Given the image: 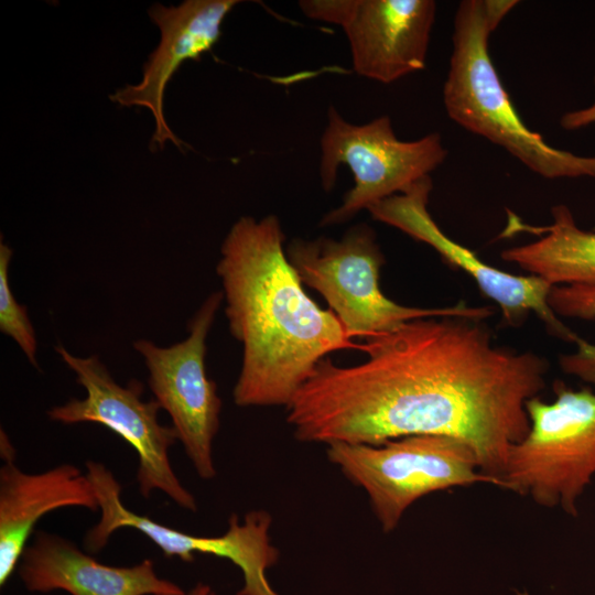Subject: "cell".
<instances>
[{"label": "cell", "instance_id": "obj_19", "mask_svg": "<svg viewBox=\"0 0 595 595\" xmlns=\"http://www.w3.org/2000/svg\"><path fill=\"white\" fill-rule=\"evenodd\" d=\"M593 123H595V99L591 106L583 109L567 111L560 119V125L565 130H577Z\"/></svg>", "mask_w": 595, "mask_h": 595}, {"label": "cell", "instance_id": "obj_16", "mask_svg": "<svg viewBox=\"0 0 595 595\" xmlns=\"http://www.w3.org/2000/svg\"><path fill=\"white\" fill-rule=\"evenodd\" d=\"M553 221L545 227L521 224L508 212L504 234L532 231L543 234L538 240L511 247L500 257L552 286L595 284V232L581 229L565 205L552 207Z\"/></svg>", "mask_w": 595, "mask_h": 595}, {"label": "cell", "instance_id": "obj_14", "mask_svg": "<svg viewBox=\"0 0 595 595\" xmlns=\"http://www.w3.org/2000/svg\"><path fill=\"white\" fill-rule=\"evenodd\" d=\"M0 585L18 570L20 559L37 521L46 513L66 507L99 510L94 487L72 464L41 473L18 467L14 448L7 433L0 432Z\"/></svg>", "mask_w": 595, "mask_h": 595}, {"label": "cell", "instance_id": "obj_4", "mask_svg": "<svg viewBox=\"0 0 595 595\" xmlns=\"http://www.w3.org/2000/svg\"><path fill=\"white\" fill-rule=\"evenodd\" d=\"M327 458L367 494L385 532L397 528L418 499L478 483L502 488L480 469L474 450L443 435H409L379 445L331 443Z\"/></svg>", "mask_w": 595, "mask_h": 595}, {"label": "cell", "instance_id": "obj_21", "mask_svg": "<svg viewBox=\"0 0 595 595\" xmlns=\"http://www.w3.org/2000/svg\"><path fill=\"white\" fill-rule=\"evenodd\" d=\"M517 595H530L528 592H518Z\"/></svg>", "mask_w": 595, "mask_h": 595}, {"label": "cell", "instance_id": "obj_5", "mask_svg": "<svg viewBox=\"0 0 595 595\" xmlns=\"http://www.w3.org/2000/svg\"><path fill=\"white\" fill-rule=\"evenodd\" d=\"M530 428L509 448L504 489L577 516V501L595 476V393L555 386L551 402L527 403Z\"/></svg>", "mask_w": 595, "mask_h": 595}, {"label": "cell", "instance_id": "obj_7", "mask_svg": "<svg viewBox=\"0 0 595 595\" xmlns=\"http://www.w3.org/2000/svg\"><path fill=\"white\" fill-rule=\"evenodd\" d=\"M442 137L429 133L413 141L400 140L388 116L365 125L348 122L333 106L321 137L320 178L324 191L333 190L340 165H347L354 186L343 203L329 210L322 226L345 223L363 209L430 176L446 159Z\"/></svg>", "mask_w": 595, "mask_h": 595}, {"label": "cell", "instance_id": "obj_9", "mask_svg": "<svg viewBox=\"0 0 595 595\" xmlns=\"http://www.w3.org/2000/svg\"><path fill=\"white\" fill-rule=\"evenodd\" d=\"M86 469L100 511L98 522L84 537L87 551L102 550L115 531L131 528L150 539L167 558L193 562L195 554H208L229 560L244 576L238 595H277L266 576L279 559V551L271 543L272 519L267 511H250L242 522L231 515L228 530L221 536H194L128 509L121 499V485L104 464L88 461Z\"/></svg>", "mask_w": 595, "mask_h": 595}, {"label": "cell", "instance_id": "obj_11", "mask_svg": "<svg viewBox=\"0 0 595 595\" xmlns=\"http://www.w3.org/2000/svg\"><path fill=\"white\" fill-rule=\"evenodd\" d=\"M299 7L309 19L343 29L363 77L390 84L425 67L433 0H301Z\"/></svg>", "mask_w": 595, "mask_h": 595}, {"label": "cell", "instance_id": "obj_12", "mask_svg": "<svg viewBox=\"0 0 595 595\" xmlns=\"http://www.w3.org/2000/svg\"><path fill=\"white\" fill-rule=\"evenodd\" d=\"M432 187L431 176H425L404 192L372 205L368 212L375 220L429 245L448 264L463 270L500 307L508 324H518L534 313L555 336L576 344L578 351L585 350L591 344L566 327L551 309L550 283L536 275H518L495 268L441 229L428 209Z\"/></svg>", "mask_w": 595, "mask_h": 595}, {"label": "cell", "instance_id": "obj_13", "mask_svg": "<svg viewBox=\"0 0 595 595\" xmlns=\"http://www.w3.org/2000/svg\"><path fill=\"white\" fill-rule=\"evenodd\" d=\"M238 3V0H185L178 6L150 7L148 12L160 30V43L144 64L142 79L118 89L110 99L122 107H144L151 111L155 123L152 150L163 149L167 141L182 149V140L165 120V88L185 61H199L218 42L224 20Z\"/></svg>", "mask_w": 595, "mask_h": 595}, {"label": "cell", "instance_id": "obj_18", "mask_svg": "<svg viewBox=\"0 0 595 595\" xmlns=\"http://www.w3.org/2000/svg\"><path fill=\"white\" fill-rule=\"evenodd\" d=\"M548 300L558 316L595 320V284L552 286Z\"/></svg>", "mask_w": 595, "mask_h": 595}, {"label": "cell", "instance_id": "obj_20", "mask_svg": "<svg viewBox=\"0 0 595 595\" xmlns=\"http://www.w3.org/2000/svg\"><path fill=\"white\" fill-rule=\"evenodd\" d=\"M185 595H215V592L212 587L204 583H197L188 593Z\"/></svg>", "mask_w": 595, "mask_h": 595}, {"label": "cell", "instance_id": "obj_15", "mask_svg": "<svg viewBox=\"0 0 595 595\" xmlns=\"http://www.w3.org/2000/svg\"><path fill=\"white\" fill-rule=\"evenodd\" d=\"M18 574L29 592L64 591L71 595H185L156 574L145 559L131 566H111L80 551L69 540L36 531L26 545Z\"/></svg>", "mask_w": 595, "mask_h": 595}, {"label": "cell", "instance_id": "obj_2", "mask_svg": "<svg viewBox=\"0 0 595 595\" xmlns=\"http://www.w3.org/2000/svg\"><path fill=\"white\" fill-rule=\"evenodd\" d=\"M283 244L277 216H242L220 248L226 316L242 345L232 390L239 407H288L323 358L359 346L332 310L305 293Z\"/></svg>", "mask_w": 595, "mask_h": 595}, {"label": "cell", "instance_id": "obj_17", "mask_svg": "<svg viewBox=\"0 0 595 595\" xmlns=\"http://www.w3.org/2000/svg\"><path fill=\"white\" fill-rule=\"evenodd\" d=\"M12 249L0 242V332L12 338L30 364L37 367V342L26 307L20 304L9 284V264Z\"/></svg>", "mask_w": 595, "mask_h": 595}, {"label": "cell", "instance_id": "obj_10", "mask_svg": "<svg viewBox=\"0 0 595 595\" xmlns=\"http://www.w3.org/2000/svg\"><path fill=\"white\" fill-rule=\"evenodd\" d=\"M224 295L210 294L187 325L181 342L161 347L149 339L133 342L149 372L154 400L166 411L177 441L203 479L216 476L213 442L219 429L221 400L217 385L207 377L206 339Z\"/></svg>", "mask_w": 595, "mask_h": 595}, {"label": "cell", "instance_id": "obj_8", "mask_svg": "<svg viewBox=\"0 0 595 595\" xmlns=\"http://www.w3.org/2000/svg\"><path fill=\"white\" fill-rule=\"evenodd\" d=\"M55 350L74 371L86 397L53 407L48 418L63 424L96 423L109 429L134 450L137 482L143 497L160 490L181 508L196 511L194 496L182 485L170 462L169 450L177 441L176 433L159 422L161 408L154 399H141V382L119 385L96 355L75 356L62 345Z\"/></svg>", "mask_w": 595, "mask_h": 595}, {"label": "cell", "instance_id": "obj_1", "mask_svg": "<svg viewBox=\"0 0 595 595\" xmlns=\"http://www.w3.org/2000/svg\"><path fill=\"white\" fill-rule=\"evenodd\" d=\"M484 317L411 320L366 338L368 358H323L286 407L296 440L379 445L409 435L467 443L484 474L501 476L528 433L527 403L547 386V360L494 343Z\"/></svg>", "mask_w": 595, "mask_h": 595}, {"label": "cell", "instance_id": "obj_6", "mask_svg": "<svg viewBox=\"0 0 595 595\" xmlns=\"http://www.w3.org/2000/svg\"><path fill=\"white\" fill-rule=\"evenodd\" d=\"M302 283L323 295L353 337H372L404 322L431 316L473 315L487 318L490 307L458 304L422 309L387 298L379 285L383 255L375 231L367 225L351 227L339 240L318 237L294 239L285 249Z\"/></svg>", "mask_w": 595, "mask_h": 595}, {"label": "cell", "instance_id": "obj_3", "mask_svg": "<svg viewBox=\"0 0 595 595\" xmlns=\"http://www.w3.org/2000/svg\"><path fill=\"white\" fill-rule=\"evenodd\" d=\"M517 0H463L454 17L453 51L443 86L448 117L504 148L545 178L595 177V155L558 149L521 119L496 71L488 42Z\"/></svg>", "mask_w": 595, "mask_h": 595}]
</instances>
